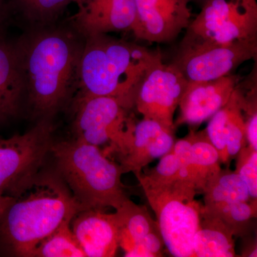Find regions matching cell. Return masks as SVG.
Returning <instances> with one entry per match:
<instances>
[{
  "instance_id": "cell-5",
  "label": "cell",
  "mask_w": 257,
  "mask_h": 257,
  "mask_svg": "<svg viewBox=\"0 0 257 257\" xmlns=\"http://www.w3.org/2000/svg\"><path fill=\"white\" fill-rule=\"evenodd\" d=\"M155 214L162 239L171 256L194 257L193 240L199 229L203 204L197 191L183 181L162 184L143 172L135 174Z\"/></svg>"
},
{
  "instance_id": "cell-8",
  "label": "cell",
  "mask_w": 257,
  "mask_h": 257,
  "mask_svg": "<svg viewBox=\"0 0 257 257\" xmlns=\"http://www.w3.org/2000/svg\"><path fill=\"white\" fill-rule=\"evenodd\" d=\"M53 132V121H41L24 135L0 139V194L14 195L41 170Z\"/></svg>"
},
{
  "instance_id": "cell-6",
  "label": "cell",
  "mask_w": 257,
  "mask_h": 257,
  "mask_svg": "<svg viewBox=\"0 0 257 257\" xmlns=\"http://www.w3.org/2000/svg\"><path fill=\"white\" fill-rule=\"evenodd\" d=\"M74 110V139L98 147L106 146V156L124 155L130 142L134 117L118 99L110 96H76Z\"/></svg>"
},
{
  "instance_id": "cell-1",
  "label": "cell",
  "mask_w": 257,
  "mask_h": 257,
  "mask_svg": "<svg viewBox=\"0 0 257 257\" xmlns=\"http://www.w3.org/2000/svg\"><path fill=\"white\" fill-rule=\"evenodd\" d=\"M85 37L69 19L25 29L14 44L23 75L25 110L36 123L53 121L78 92Z\"/></svg>"
},
{
  "instance_id": "cell-11",
  "label": "cell",
  "mask_w": 257,
  "mask_h": 257,
  "mask_svg": "<svg viewBox=\"0 0 257 257\" xmlns=\"http://www.w3.org/2000/svg\"><path fill=\"white\" fill-rule=\"evenodd\" d=\"M192 0H135L133 28L138 40L165 43L175 40L192 21Z\"/></svg>"
},
{
  "instance_id": "cell-14",
  "label": "cell",
  "mask_w": 257,
  "mask_h": 257,
  "mask_svg": "<svg viewBox=\"0 0 257 257\" xmlns=\"http://www.w3.org/2000/svg\"><path fill=\"white\" fill-rule=\"evenodd\" d=\"M205 132L223 165H229L247 145L244 96L239 84L228 102L209 119Z\"/></svg>"
},
{
  "instance_id": "cell-27",
  "label": "cell",
  "mask_w": 257,
  "mask_h": 257,
  "mask_svg": "<svg viewBox=\"0 0 257 257\" xmlns=\"http://www.w3.org/2000/svg\"><path fill=\"white\" fill-rule=\"evenodd\" d=\"M165 245L160 231H153L145 236L140 242L136 243L127 253L126 257L163 256Z\"/></svg>"
},
{
  "instance_id": "cell-22",
  "label": "cell",
  "mask_w": 257,
  "mask_h": 257,
  "mask_svg": "<svg viewBox=\"0 0 257 257\" xmlns=\"http://www.w3.org/2000/svg\"><path fill=\"white\" fill-rule=\"evenodd\" d=\"M203 208L213 209L236 202L251 200L247 187L235 171L221 169L209 181L203 189ZM253 201V200H252Z\"/></svg>"
},
{
  "instance_id": "cell-13",
  "label": "cell",
  "mask_w": 257,
  "mask_h": 257,
  "mask_svg": "<svg viewBox=\"0 0 257 257\" xmlns=\"http://www.w3.org/2000/svg\"><path fill=\"white\" fill-rule=\"evenodd\" d=\"M69 21L84 37L132 32L136 20L135 0H77Z\"/></svg>"
},
{
  "instance_id": "cell-26",
  "label": "cell",
  "mask_w": 257,
  "mask_h": 257,
  "mask_svg": "<svg viewBox=\"0 0 257 257\" xmlns=\"http://www.w3.org/2000/svg\"><path fill=\"white\" fill-rule=\"evenodd\" d=\"M181 163L173 149L161 157L160 162L155 168L145 173L154 182L171 184L179 180Z\"/></svg>"
},
{
  "instance_id": "cell-19",
  "label": "cell",
  "mask_w": 257,
  "mask_h": 257,
  "mask_svg": "<svg viewBox=\"0 0 257 257\" xmlns=\"http://www.w3.org/2000/svg\"><path fill=\"white\" fill-rule=\"evenodd\" d=\"M193 249L194 257L237 256L231 231L217 216L202 209L199 229L193 240Z\"/></svg>"
},
{
  "instance_id": "cell-28",
  "label": "cell",
  "mask_w": 257,
  "mask_h": 257,
  "mask_svg": "<svg viewBox=\"0 0 257 257\" xmlns=\"http://www.w3.org/2000/svg\"><path fill=\"white\" fill-rule=\"evenodd\" d=\"M10 20L6 0H0V32H3L5 25Z\"/></svg>"
},
{
  "instance_id": "cell-3",
  "label": "cell",
  "mask_w": 257,
  "mask_h": 257,
  "mask_svg": "<svg viewBox=\"0 0 257 257\" xmlns=\"http://www.w3.org/2000/svg\"><path fill=\"white\" fill-rule=\"evenodd\" d=\"M161 58L159 51L109 34L85 37L76 96H110L133 109L140 84Z\"/></svg>"
},
{
  "instance_id": "cell-24",
  "label": "cell",
  "mask_w": 257,
  "mask_h": 257,
  "mask_svg": "<svg viewBox=\"0 0 257 257\" xmlns=\"http://www.w3.org/2000/svg\"><path fill=\"white\" fill-rule=\"evenodd\" d=\"M202 210L217 216L236 237H246L257 214V201L229 203L213 209Z\"/></svg>"
},
{
  "instance_id": "cell-29",
  "label": "cell",
  "mask_w": 257,
  "mask_h": 257,
  "mask_svg": "<svg viewBox=\"0 0 257 257\" xmlns=\"http://www.w3.org/2000/svg\"><path fill=\"white\" fill-rule=\"evenodd\" d=\"M14 197L9 195L0 194V218L4 214L7 208L9 207L12 202L14 201Z\"/></svg>"
},
{
  "instance_id": "cell-21",
  "label": "cell",
  "mask_w": 257,
  "mask_h": 257,
  "mask_svg": "<svg viewBox=\"0 0 257 257\" xmlns=\"http://www.w3.org/2000/svg\"><path fill=\"white\" fill-rule=\"evenodd\" d=\"M116 214L119 222V248L124 250V253L147 234L160 231L157 221L152 219L147 208L130 199L116 209Z\"/></svg>"
},
{
  "instance_id": "cell-30",
  "label": "cell",
  "mask_w": 257,
  "mask_h": 257,
  "mask_svg": "<svg viewBox=\"0 0 257 257\" xmlns=\"http://www.w3.org/2000/svg\"><path fill=\"white\" fill-rule=\"evenodd\" d=\"M203 2H204V3H205L206 1H207V0H202Z\"/></svg>"
},
{
  "instance_id": "cell-23",
  "label": "cell",
  "mask_w": 257,
  "mask_h": 257,
  "mask_svg": "<svg viewBox=\"0 0 257 257\" xmlns=\"http://www.w3.org/2000/svg\"><path fill=\"white\" fill-rule=\"evenodd\" d=\"M72 219L64 221L37 245L31 257H86L71 228Z\"/></svg>"
},
{
  "instance_id": "cell-2",
  "label": "cell",
  "mask_w": 257,
  "mask_h": 257,
  "mask_svg": "<svg viewBox=\"0 0 257 257\" xmlns=\"http://www.w3.org/2000/svg\"><path fill=\"white\" fill-rule=\"evenodd\" d=\"M0 218V251L10 256L32 253L64 221L84 209L57 170H41L24 184Z\"/></svg>"
},
{
  "instance_id": "cell-16",
  "label": "cell",
  "mask_w": 257,
  "mask_h": 257,
  "mask_svg": "<svg viewBox=\"0 0 257 257\" xmlns=\"http://www.w3.org/2000/svg\"><path fill=\"white\" fill-rule=\"evenodd\" d=\"M71 226L86 256H116L119 248V222L116 212L82 209L73 216Z\"/></svg>"
},
{
  "instance_id": "cell-20",
  "label": "cell",
  "mask_w": 257,
  "mask_h": 257,
  "mask_svg": "<svg viewBox=\"0 0 257 257\" xmlns=\"http://www.w3.org/2000/svg\"><path fill=\"white\" fill-rule=\"evenodd\" d=\"M77 0H8L10 20L15 17L25 29L40 28L60 21L69 5Z\"/></svg>"
},
{
  "instance_id": "cell-12",
  "label": "cell",
  "mask_w": 257,
  "mask_h": 257,
  "mask_svg": "<svg viewBox=\"0 0 257 257\" xmlns=\"http://www.w3.org/2000/svg\"><path fill=\"white\" fill-rule=\"evenodd\" d=\"M240 81L239 76L231 74L214 80L188 82L179 102L175 127L199 126L210 119L228 102Z\"/></svg>"
},
{
  "instance_id": "cell-25",
  "label": "cell",
  "mask_w": 257,
  "mask_h": 257,
  "mask_svg": "<svg viewBox=\"0 0 257 257\" xmlns=\"http://www.w3.org/2000/svg\"><path fill=\"white\" fill-rule=\"evenodd\" d=\"M235 158V172L246 184L251 200L257 201V151L246 145Z\"/></svg>"
},
{
  "instance_id": "cell-9",
  "label": "cell",
  "mask_w": 257,
  "mask_h": 257,
  "mask_svg": "<svg viewBox=\"0 0 257 257\" xmlns=\"http://www.w3.org/2000/svg\"><path fill=\"white\" fill-rule=\"evenodd\" d=\"M256 56L257 39H253L224 45L179 47L172 64L187 82H199L229 75Z\"/></svg>"
},
{
  "instance_id": "cell-15",
  "label": "cell",
  "mask_w": 257,
  "mask_h": 257,
  "mask_svg": "<svg viewBox=\"0 0 257 257\" xmlns=\"http://www.w3.org/2000/svg\"><path fill=\"white\" fill-rule=\"evenodd\" d=\"M175 133L154 120H134L127 148L119 158L124 174L140 173L149 164L170 152L176 141Z\"/></svg>"
},
{
  "instance_id": "cell-4",
  "label": "cell",
  "mask_w": 257,
  "mask_h": 257,
  "mask_svg": "<svg viewBox=\"0 0 257 257\" xmlns=\"http://www.w3.org/2000/svg\"><path fill=\"white\" fill-rule=\"evenodd\" d=\"M51 153L56 170L77 202L86 209H119L128 199L119 163L98 147L73 139L54 143Z\"/></svg>"
},
{
  "instance_id": "cell-10",
  "label": "cell",
  "mask_w": 257,
  "mask_h": 257,
  "mask_svg": "<svg viewBox=\"0 0 257 257\" xmlns=\"http://www.w3.org/2000/svg\"><path fill=\"white\" fill-rule=\"evenodd\" d=\"M187 82L172 63L160 59L144 77L135 96L134 108L143 117L175 131V114Z\"/></svg>"
},
{
  "instance_id": "cell-7",
  "label": "cell",
  "mask_w": 257,
  "mask_h": 257,
  "mask_svg": "<svg viewBox=\"0 0 257 257\" xmlns=\"http://www.w3.org/2000/svg\"><path fill=\"white\" fill-rule=\"evenodd\" d=\"M257 39L256 0H207L186 29L179 47Z\"/></svg>"
},
{
  "instance_id": "cell-17",
  "label": "cell",
  "mask_w": 257,
  "mask_h": 257,
  "mask_svg": "<svg viewBox=\"0 0 257 257\" xmlns=\"http://www.w3.org/2000/svg\"><path fill=\"white\" fill-rule=\"evenodd\" d=\"M172 149L182 167L179 180L202 193L208 181L221 169L219 154L208 139L205 130H191L187 136L175 141Z\"/></svg>"
},
{
  "instance_id": "cell-18",
  "label": "cell",
  "mask_w": 257,
  "mask_h": 257,
  "mask_svg": "<svg viewBox=\"0 0 257 257\" xmlns=\"http://www.w3.org/2000/svg\"><path fill=\"white\" fill-rule=\"evenodd\" d=\"M25 111L23 75L13 41L0 32V125L16 119Z\"/></svg>"
},
{
  "instance_id": "cell-31",
  "label": "cell",
  "mask_w": 257,
  "mask_h": 257,
  "mask_svg": "<svg viewBox=\"0 0 257 257\" xmlns=\"http://www.w3.org/2000/svg\"></svg>"
}]
</instances>
